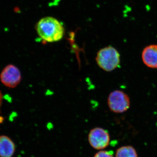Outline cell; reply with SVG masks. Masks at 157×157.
Listing matches in <instances>:
<instances>
[{"instance_id":"6","label":"cell","mask_w":157,"mask_h":157,"mask_svg":"<svg viewBox=\"0 0 157 157\" xmlns=\"http://www.w3.org/2000/svg\"><path fill=\"white\" fill-rule=\"evenodd\" d=\"M142 61L147 67L152 69L157 68V45L146 46L142 51Z\"/></svg>"},{"instance_id":"4","label":"cell","mask_w":157,"mask_h":157,"mask_svg":"<svg viewBox=\"0 0 157 157\" xmlns=\"http://www.w3.org/2000/svg\"><path fill=\"white\" fill-rule=\"evenodd\" d=\"M0 79L6 87L14 88L21 81V73L16 66L9 65L2 71L0 74Z\"/></svg>"},{"instance_id":"3","label":"cell","mask_w":157,"mask_h":157,"mask_svg":"<svg viewBox=\"0 0 157 157\" xmlns=\"http://www.w3.org/2000/svg\"><path fill=\"white\" fill-rule=\"evenodd\" d=\"M108 105L112 112L122 113L125 112L130 107V98L123 91L118 90L113 91L108 97Z\"/></svg>"},{"instance_id":"9","label":"cell","mask_w":157,"mask_h":157,"mask_svg":"<svg viewBox=\"0 0 157 157\" xmlns=\"http://www.w3.org/2000/svg\"><path fill=\"white\" fill-rule=\"evenodd\" d=\"M94 157H113L112 151H101L97 153Z\"/></svg>"},{"instance_id":"5","label":"cell","mask_w":157,"mask_h":157,"mask_svg":"<svg viewBox=\"0 0 157 157\" xmlns=\"http://www.w3.org/2000/svg\"><path fill=\"white\" fill-rule=\"evenodd\" d=\"M109 135L106 130L100 128L92 129L88 135L90 144L93 148L101 150L106 148L109 142Z\"/></svg>"},{"instance_id":"7","label":"cell","mask_w":157,"mask_h":157,"mask_svg":"<svg viewBox=\"0 0 157 157\" xmlns=\"http://www.w3.org/2000/svg\"><path fill=\"white\" fill-rule=\"evenodd\" d=\"M15 150V144L11 138L0 136V157H12Z\"/></svg>"},{"instance_id":"8","label":"cell","mask_w":157,"mask_h":157,"mask_svg":"<svg viewBox=\"0 0 157 157\" xmlns=\"http://www.w3.org/2000/svg\"><path fill=\"white\" fill-rule=\"evenodd\" d=\"M116 157H137L135 149L132 146L122 147L118 149Z\"/></svg>"},{"instance_id":"1","label":"cell","mask_w":157,"mask_h":157,"mask_svg":"<svg viewBox=\"0 0 157 157\" xmlns=\"http://www.w3.org/2000/svg\"><path fill=\"white\" fill-rule=\"evenodd\" d=\"M36 30L39 36L48 42L60 41L64 34L63 25L56 18L52 17L40 20L36 26Z\"/></svg>"},{"instance_id":"2","label":"cell","mask_w":157,"mask_h":157,"mask_svg":"<svg viewBox=\"0 0 157 157\" xmlns=\"http://www.w3.org/2000/svg\"><path fill=\"white\" fill-rule=\"evenodd\" d=\"M96 60L101 69L107 72H111L119 66L120 55L114 47L107 46L98 51Z\"/></svg>"},{"instance_id":"10","label":"cell","mask_w":157,"mask_h":157,"mask_svg":"<svg viewBox=\"0 0 157 157\" xmlns=\"http://www.w3.org/2000/svg\"><path fill=\"white\" fill-rule=\"evenodd\" d=\"M1 103H2V94L0 93V106L1 105Z\"/></svg>"}]
</instances>
